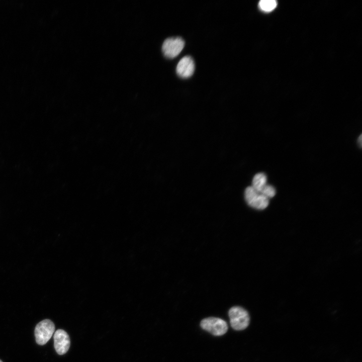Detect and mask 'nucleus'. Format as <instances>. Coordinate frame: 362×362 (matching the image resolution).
Masks as SVG:
<instances>
[{"instance_id": "12", "label": "nucleus", "mask_w": 362, "mask_h": 362, "mask_svg": "<svg viewBox=\"0 0 362 362\" xmlns=\"http://www.w3.org/2000/svg\"><path fill=\"white\" fill-rule=\"evenodd\" d=\"M0 362H3V361L0 359Z\"/></svg>"}, {"instance_id": "3", "label": "nucleus", "mask_w": 362, "mask_h": 362, "mask_svg": "<svg viewBox=\"0 0 362 362\" xmlns=\"http://www.w3.org/2000/svg\"><path fill=\"white\" fill-rule=\"evenodd\" d=\"M201 327L214 335L221 336L228 330L226 321L216 317H208L203 319L200 323Z\"/></svg>"}, {"instance_id": "8", "label": "nucleus", "mask_w": 362, "mask_h": 362, "mask_svg": "<svg viewBox=\"0 0 362 362\" xmlns=\"http://www.w3.org/2000/svg\"><path fill=\"white\" fill-rule=\"evenodd\" d=\"M267 177L263 173L256 174L252 179V187L257 192L260 193L263 188L266 185Z\"/></svg>"}, {"instance_id": "7", "label": "nucleus", "mask_w": 362, "mask_h": 362, "mask_svg": "<svg viewBox=\"0 0 362 362\" xmlns=\"http://www.w3.org/2000/svg\"><path fill=\"white\" fill-rule=\"evenodd\" d=\"M195 67V62L193 58L190 56H186L183 57L178 62L176 72L179 77L187 78L193 74Z\"/></svg>"}, {"instance_id": "4", "label": "nucleus", "mask_w": 362, "mask_h": 362, "mask_svg": "<svg viewBox=\"0 0 362 362\" xmlns=\"http://www.w3.org/2000/svg\"><path fill=\"white\" fill-rule=\"evenodd\" d=\"M244 197L247 204L255 209H265L269 204V199L257 192L251 186L245 189Z\"/></svg>"}, {"instance_id": "10", "label": "nucleus", "mask_w": 362, "mask_h": 362, "mask_svg": "<svg viewBox=\"0 0 362 362\" xmlns=\"http://www.w3.org/2000/svg\"><path fill=\"white\" fill-rule=\"evenodd\" d=\"M260 193L269 199L275 196L276 191L273 186L266 185Z\"/></svg>"}, {"instance_id": "5", "label": "nucleus", "mask_w": 362, "mask_h": 362, "mask_svg": "<svg viewBox=\"0 0 362 362\" xmlns=\"http://www.w3.org/2000/svg\"><path fill=\"white\" fill-rule=\"evenodd\" d=\"M185 46L184 40L179 37L168 38L164 40L162 46L164 55L168 58L176 57Z\"/></svg>"}, {"instance_id": "2", "label": "nucleus", "mask_w": 362, "mask_h": 362, "mask_svg": "<svg viewBox=\"0 0 362 362\" xmlns=\"http://www.w3.org/2000/svg\"><path fill=\"white\" fill-rule=\"evenodd\" d=\"M55 331V325L49 319H45L37 324L35 329V336L37 344L43 345L51 338Z\"/></svg>"}, {"instance_id": "6", "label": "nucleus", "mask_w": 362, "mask_h": 362, "mask_svg": "<svg viewBox=\"0 0 362 362\" xmlns=\"http://www.w3.org/2000/svg\"><path fill=\"white\" fill-rule=\"evenodd\" d=\"M54 346L58 354H65L70 346L69 337L66 331L62 329L57 330L54 334Z\"/></svg>"}, {"instance_id": "11", "label": "nucleus", "mask_w": 362, "mask_h": 362, "mask_svg": "<svg viewBox=\"0 0 362 362\" xmlns=\"http://www.w3.org/2000/svg\"><path fill=\"white\" fill-rule=\"evenodd\" d=\"M361 141H362V137H361V135H360L358 138V142H359V145L360 146H361Z\"/></svg>"}, {"instance_id": "1", "label": "nucleus", "mask_w": 362, "mask_h": 362, "mask_svg": "<svg viewBox=\"0 0 362 362\" xmlns=\"http://www.w3.org/2000/svg\"><path fill=\"white\" fill-rule=\"evenodd\" d=\"M232 328L236 330L245 329L249 324L250 318L247 311L239 306H234L228 312Z\"/></svg>"}, {"instance_id": "9", "label": "nucleus", "mask_w": 362, "mask_h": 362, "mask_svg": "<svg viewBox=\"0 0 362 362\" xmlns=\"http://www.w3.org/2000/svg\"><path fill=\"white\" fill-rule=\"evenodd\" d=\"M277 6V2L275 0H261L258 3L259 9L265 12L274 10Z\"/></svg>"}]
</instances>
